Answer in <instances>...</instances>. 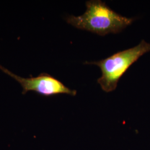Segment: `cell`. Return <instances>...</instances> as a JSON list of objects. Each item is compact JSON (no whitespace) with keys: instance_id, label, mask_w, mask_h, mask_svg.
Returning <instances> with one entry per match:
<instances>
[{"instance_id":"3957f363","label":"cell","mask_w":150,"mask_h":150,"mask_svg":"<svg viewBox=\"0 0 150 150\" xmlns=\"http://www.w3.org/2000/svg\"><path fill=\"white\" fill-rule=\"evenodd\" d=\"M0 70L18 82L22 88V94L33 91L43 96H52L59 94L75 96L77 91L65 86L60 81L47 73H41L37 77L24 78L15 75L0 64Z\"/></svg>"},{"instance_id":"6da1fadb","label":"cell","mask_w":150,"mask_h":150,"mask_svg":"<svg viewBox=\"0 0 150 150\" xmlns=\"http://www.w3.org/2000/svg\"><path fill=\"white\" fill-rule=\"evenodd\" d=\"M86 6L83 15L69 16L67 22L77 28L105 36L121 32L134 20L119 15L100 0L87 1Z\"/></svg>"},{"instance_id":"7a4b0ae2","label":"cell","mask_w":150,"mask_h":150,"mask_svg":"<svg viewBox=\"0 0 150 150\" xmlns=\"http://www.w3.org/2000/svg\"><path fill=\"white\" fill-rule=\"evenodd\" d=\"M150 51V43L142 40L136 46L113 54L98 61L85 62L86 64L100 67L102 76L97 80L102 90L106 92L114 91L120 78L140 57Z\"/></svg>"}]
</instances>
